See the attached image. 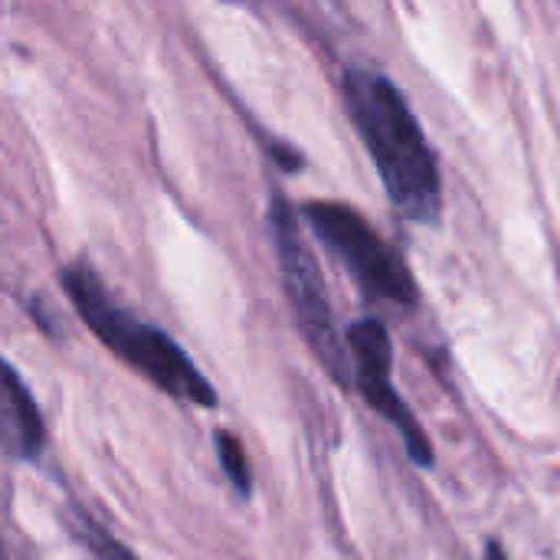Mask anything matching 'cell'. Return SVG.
Here are the masks:
<instances>
[{
    "instance_id": "obj_1",
    "label": "cell",
    "mask_w": 560,
    "mask_h": 560,
    "mask_svg": "<svg viewBox=\"0 0 560 560\" xmlns=\"http://www.w3.org/2000/svg\"><path fill=\"white\" fill-rule=\"evenodd\" d=\"M341 98L394 210L420 226L436 223L443 213V174L404 92L374 69H348Z\"/></svg>"
},
{
    "instance_id": "obj_2",
    "label": "cell",
    "mask_w": 560,
    "mask_h": 560,
    "mask_svg": "<svg viewBox=\"0 0 560 560\" xmlns=\"http://www.w3.org/2000/svg\"><path fill=\"white\" fill-rule=\"evenodd\" d=\"M62 285L75 302L79 315L85 318V325L92 328V335L102 338V345H108L135 371H141L154 387L194 407L217 404L213 387L194 368L184 348L174 338H167L161 328L144 325L135 315H128L121 305H115L112 295L98 285V279L85 266H69L62 272Z\"/></svg>"
},
{
    "instance_id": "obj_3",
    "label": "cell",
    "mask_w": 560,
    "mask_h": 560,
    "mask_svg": "<svg viewBox=\"0 0 560 560\" xmlns=\"http://www.w3.org/2000/svg\"><path fill=\"white\" fill-rule=\"evenodd\" d=\"M269 233H272V249L282 276V289L292 308V318L312 348L315 361L331 374L335 384L351 387L354 384V364L348 351V338L338 331V318L322 279V269L305 246L299 233V220L285 200H272L269 207Z\"/></svg>"
},
{
    "instance_id": "obj_4",
    "label": "cell",
    "mask_w": 560,
    "mask_h": 560,
    "mask_svg": "<svg viewBox=\"0 0 560 560\" xmlns=\"http://www.w3.org/2000/svg\"><path fill=\"white\" fill-rule=\"evenodd\" d=\"M312 233L331 249V256L354 276V282L381 302L410 308L417 305V279L404 256L364 220L361 210L335 200H312L302 207Z\"/></svg>"
},
{
    "instance_id": "obj_5",
    "label": "cell",
    "mask_w": 560,
    "mask_h": 560,
    "mask_svg": "<svg viewBox=\"0 0 560 560\" xmlns=\"http://www.w3.org/2000/svg\"><path fill=\"white\" fill-rule=\"evenodd\" d=\"M345 338H348V351H351V364H354V387L364 394L368 407L397 427L413 463L433 466V446L394 387V377H390L394 374V345H390L387 328L377 318H361L348 328Z\"/></svg>"
},
{
    "instance_id": "obj_6",
    "label": "cell",
    "mask_w": 560,
    "mask_h": 560,
    "mask_svg": "<svg viewBox=\"0 0 560 560\" xmlns=\"http://www.w3.org/2000/svg\"><path fill=\"white\" fill-rule=\"evenodd\" d=\"M43 417L23 377L0 358V450L13 459H33L43 450Z\"/></svg>"
},
{
    "instance_id": "obj_7",
    "label": "cell",
    "mask_w": 560,
    "mask_h": 560,
    "mask_svg": "<svg viewBox=\"0 0 560 560\" xmlns=\"http://www.w3.org/2000/svg\"><path fill=\"white\" fill-rule=\"evenodd\" d=\"M217 453H220V466H223L226 479L233 482V489L240 495H249V463H246V453H243L240 440L230 436V433H220L217 436Z\"/></svg>"
}]
</instances>
